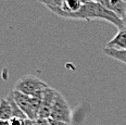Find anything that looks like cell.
Listing matches in <instances>:
<instances>
[{"label":"cell","instance_id":"obj_5","mask_svg":"<svg viewBox=\"0 0 126 125\" xmlns=\"http://www.w3.org/2000/svg\"><path fill=\"white\" fill-rule=\"evenodd\" d=\"M57 90L51 87H47L44 90L43 98H41V105L40 109H39V119H50V113L51 109L53 106L54 99H56Z\"/></svg>","mask_w":126,"mask_h":125},{"label":"cell","instance_id":"obj_4","mask_svg":"<svg viewBox=\"0 0 126 125\" xmlns=\"http://www.w3.org/2000/svg\"><path fill=\"white\" fill-rule=\"evenodd\" d=\"M50 119L60 122H65L69 124L72 121V110L65 98L59 92H57L56 99H54L53 106L51 109Z\"/></svg>","mask_w":126,"mask_h":125},{"label":"cell","instance_id":"obj_6","mask_svg":"<svg viewBox=\"0 0 126 125\" xmlns=\"http://www.w3.org/2000/svg\"><path fill=\"white\" fill-rule=\"evenodd\" d=\"M122 19L126 13V1L124 0H94Z\"/></svg>","mask_w":126,"mask_h":125},{"label":"cell","instance_id":"obj_9","mask_svg":"<svg viewBox=\"0 0 126 125\" xmlns=\"http://www.w3.org/2000/svg\"><path fill=\"white\" fill-rule=\"evenodd\" d=\"M12 108L10 106L9 101L7 98H2L0 100V120H6V121H10L12 119Z\"/></svg>","mask_w":126,"mask_h":125},{"label":"cell","instance_id":"obj_3","mask_svg":"<svg viewBox=\"0 0 126 125\" xmlns=\"http://www.w3.org/2000/svg\"><path fill=\"white\" fill-rule=\"evenodd\" d=\"M47 87H49L48 85L41 79L37 78V77L33 76V75H25V76L21 77V78L15 83L14 89L17 92H21L25 95L28 96H35L43 92L44 89H46Z\"/></svg>","mask_w":126,"mask_h":125},{"label":"cell","instance_id":"obj_7","mask_svg":"<svg viewBox=\"0 0 126 125\" xmlns=\"http://www.w3.org/2000/svg\"><path fill=\"white\" fill-rule=\"evenodd\" d=\"M106 47L119 50L126 49V30H119L116 35L107 44Z\"/></svg>","mask_w":126,"mask_h":125},{"label":"cell","instance_id":"obj_2","mask_svg":"<svg viewBox=\"0 0 126 125\" xmlns=\"http://www.w3.org/2000/svg\"><path fill=\"white\" fill-rule=\"evenodd\" d=\"M44 90L35 96H28V95H25V94L13 89L9 93V95L11 96L13 98V100L16 102L19 108L26 115V118L35 121L36 119H38L39 109H40L41 98H43Z\"/></svg>","mask_w":126,"mask_h":125},{"label":"cell","instance_id":"obj_13","mask_svg":"<svg viewBox=\"0 0 126 125\" xmlns=\"http://www.w3.org/2000/svg\"><path fill=\"white\" fill-rule=\"evenodd\" d=\"M49 121V125H70L69 123H65V122H60V121H56V120L52 119H48Z\"/></svg>","mask_w":126,"mask_h":125},{"label":"cell","instance_id":"obj_16","mask_svg":"<svg viewBox=\"0 0 126 125\" xmlns=\"http://www.w3.org/2000/svg\"><path fill=\"white\" fill-rule=\"evenodd\" d=\"M124 1H126V0H124Z\"/></svg>","mask_w":126,"mask_h":125},{"label":"cell","instance_id":"obj_15","mask_svg":"<svg viewBox=\"0 0 126 125\" xmlns=\"http://www.w3.org/2000/svg\"><path fill=\"white\" fill-rule=\"evenodd\" d=\"M0 125H10V121H6V120H0Z\"/></svg>","mask_w":126,"mask_h":125},{"label":"cell","instance_id":"obj_14","mask_svg":"<svg viewBox=\"0 0 126 125\" xmlns=\"http://www.w3.org/2000/svg\"><path fill=\"white\" fill-rule=\"evenodd\" d=\"M122 23H123V28L122 30H126V13L124 14V16L122 17Z\"/></svg>","mask_w":126,"mask_h":125},{"label":"cell","instance_id":"obj_1","mask_svg":"<svg viewBox=\"0 0 126 125\" xmlns=\"http://www.w3.org/2000/svg\"><path fill=\"white\" fill-rule=\"evenodd\" d=\"M69 20H82V21L102 20L113 24L117 30H122L123 28L122 19L96 1H90L84 3L82 9L73 15H71Z\"/></svg>","mask_w":126,"mask_h":125},{"label":"cell","instance_id":"obj_8","mask_svg":"<svg viewBox=\"0 0 126 125\" xmlns=\"http://www.w3.org/2000/svg\"><path fill=\"white\" fill-rule=\"evenodd\" d=\"M103 53L107 54L108 57L112 59H115L117 61L122 62L126 65V49L123 50H119V49H113V48H108L104 47L103 48Z\"/></svg>","mask_w":126,"mask_h":125},{"label":"cell","instance_id":"obj_10","mask_svg":"<svg viewBox=\"0 0 126 125\" xmlns=\"http://www.w3.org/2000/svg\"><path fill=\"white\" fill-rule=\"evenodd\" d=\"M38 2H40L41 4L47 7L52 13H56L58 10L61 8L63 0H38Z\"/></svg>","mask_w":126,"mask_h":125},{"label":"cell","instance_id":"obj_12","mask_svg":"<svg viewBox=\"0 0 126 125\" xmlns=\"http://www.w3.org/2000/svg\"><path fill=\"white\" fill-rule=\"evenodd\" d=\"M34 125H49L48 119H36L34 121Z\"/></svg>","mask_w":126,"mask_h":125},{"label":"cell","instance_id":"obj_11","mask_svg":"<svg viewBox=\"0 0 126 125\" xmlns=\"http://www.w3.org/2000/svg\"><path fill=\"white\" fill-rule=\"evenodd\" d=\"M26 119L22 118H12L10 119V125H25Z\"/></svg>","mask_w":126,"mask_h":125}]
</instances>
